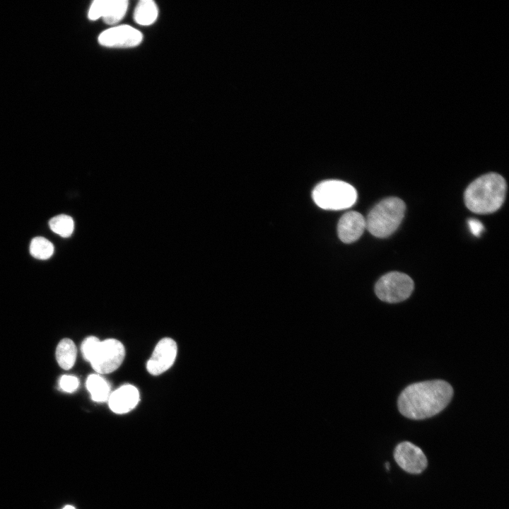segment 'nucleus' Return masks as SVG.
<instances>
[{
    "label": "nucleus",
    "instance_id": "aec40b11",
    "mask_svg": "<svg viewBox=\"0 0 509 509\" xmlns=\"http://www.w3.org/2000/svg\"><path fill=\"white\" fill-rule=\"evenodd\" d=\"M468 224L472 233L475 236L479 237L484 230L482 223L477 219H469Z\"/></svg>",
    "mask_w": 509,
    "mask_h": 509
},
{
    "label": "nucleus",
    "instance_id": "4468645a",
    "mask_svg": "<svg viewBox=\"0 0 509 509\" xmlns=\"http://www.w3.org/2000/svg\"><path fill=\"white\" fill-rule=\"evenodd\" d=\"M86 387L95 402H102L108 400L110 395V385L103 377L97 374L88 376Z\"/></svg>",
    "mask_w": 509,
    "mask_h": 509
},
{
    "label": "nucleus",
    "instance_id": "9b49d317",
    "mask_svg": "<svg viewBox=\"0 0 509 509\" xmlns=\"http://www.w3.org/2000/svg\"><path fill=\"white\" fill-rule=\"evenodd\" d=\"M365 228V218L360 213L351 211L340 218L337 233L343 242L351 243L362 235Z\"/></svg>",
    "mask_w": 509,
    "mask_h": 509
},
{
    "label": "nucleus",
    "instance_id": "a211bd4d",
    "mask_svg": "<svg viewBox=\"0 0 509 509\" xmlns=\"http://www.w3.org/2000/svg\"><path fill=\"white\" fill-rule=\"evenodd\" d=\"M100 341H101L95 337H89L83 341L81 345V352L86 360L89 362L90 361L95 353Z\"/></svg>",
    "mask_w": 509,
    "mask_h": 509
},
{
    "label": "nucleus",
    "instance_id": "f8f14e48",
    "mask_svg": "<svg viewBox=\"0 0 509 509\" xmlns=\"http://www.w3.org/2000/svg\"><path fill=\"white\" fill-rule=\"evenodd\" d=\"M110 409L116 414H125L132 410L139 401L138 390L125 385L112 392L108 399Z\"/></svg>",
    "mask_w": 509,
    "mask_h": 509
},
{
    "label": "nucleus",
    "instance_id": "f257e3e1",
    "mask_svg": "<svg viewBox=\"0 0 509 509\" xmlns=\"http://www.w3.org/2000/svg\"><path fill=\"white\" fill-rule=\"evenodd\" d=\"M453 395L446 381L434 380L407 386L398 398V409L405 417L420 420L432 417L443 410Z\"/></svg>",
    "mask_w": 509,
    "mask_h": 509
},
{
    "label": "nucleus",
    "instance_id": "1a4fd4ad",
    "mask_svg": "<svg viewBox=\"0 0 509 509\" xmlns=\"http://www.w3.org/2000/svg\"><path fill=\"white\" fill-rule=\"evenodd\" d=\"M177 351L175 341L170 338L162 339L156 346L146 368L149 373L158 375L168 370L174 363Z\"/></svg>",
    "mask_w": 509,
    "mask_h": 509
},
{
    "label": "nucleus",
    "instance_id": "2eb2a0df",
    "mask_svg": "<svg viewBox=\"0 0 509 509\" xmlns=\"http://www.w3.org/2000/svg\"><path fill=\"white\" fill-rule=\"evenodd\" d=\"M76 347L69 339H62L56 349V358L61 368L64 370L70 369L76 361Z\"/></svg>",
    "mask_w": 509,
    "mask_h": 509
},
{
    "label": "nucleus",
    "instance_id": "ddd939ff",
    "mask_svg": "<svg viewBox=\"0 0 509 509\" xmlns=\"http://www.w3.org/2000/svg\"><path fill=\"white\" fill-rule=\"evenodd\" d=\"M158 9L152 0H141L138 2L134 11V21L141 25H150L157 19Z\"/></svg>",
    "mask_w": 509,
    "mask_h": 509
},
{
    "label": "nucleus",
    "instance_id": "6ab92c4d",
    "mask_svg": "<svg viewBox=\"0 0 509 509\" xmlns=\"http://www.w3.org/2000/svg\"><path fill=\"white\" fill-rule=\"evenodd\" d=\"M78 385V378L72 375H63L59 380L61 388L68 392H72L76 390Z\"/></svg>",
    "mask_w": 509,
    "mask_h": 509
},
{
    "label": "nucleus",
    "instance_id": "0eeeda50",
    "mask_svg": "<svg viewBox=\"0 0 509 509\" xmlns=\"http://www.w3.org/2000/svg\"><path fill=\"white\" fill-rule=\"evenodd\" d=\"M142 40V33L129 25L110 28L98 36L99 44L110 48L134 47L138 46Z\"/></svg>",
    "mask_w": 509,
    "mask_h": 509
},
{
    "label": "nucleus",
    "instance_id": "f3484780",
    "mask_svg": "<svg viewBox=\"0 0 509 509\" xmlns=\"http://www.w3.org/2000/svg\"><path fill=\"white\" fill-rule=\"evenodd\" d=\"M30 252L38 259H49L54 252V246L51 242L43 237L34 238L30 245Z\"/></svg>",
    "mask_w": 509,
    "mask_h": 509
},
{
    "label": "nucleus",
    "instance_id": "7ed1b4c3",
    "mask_svg": "<svg viewBox=\"0 0 509 509\" xmlns=\"http://www.w3.org/2000/svg\"><path fill=\"white\" fill-rule=\"evenodd\" d=\"M406 206L398 197H387L378 203L365 218L368 230L377 238H387L399 227L404 216Z\"/></svg>",
    "mask_w": 509,
    "mask_h": 509
},
{
    "label": "nucleus",
    "instance_id": "f03ea898",
    "mask_svg": "<svg viewBox=\"0 0 509 509\" xmlns=\"http://www.w3.org/2000/svg\"><path fill=\"white\" fill-rule=\"evenodd\" d=\"M507 190L505 179L498 173L490 172L474 180L466 189V206L476 213H491L501 208Z\"/></svg>",
    "mask_w": 509,
    "mask_h": 509
},
{
    "label": "nucleus",
    "instance_id": "412c9836",
    "mask_svg": "<svg viewBox=\"0 0 509 509\" xmlns=\"http://www.w3.org/2000/svg\"><path fill=\"white\" fill-rule=\"evenodd\" d=\"M63 509H75L74 507L71 505H66Z\"/></svg>",
    "mask_w": 509,
    "mask_h": 509
},
{
    "label": "nucleus",
    "instance_id": "9d476101",
    "mask_svg": "<svg viewBox=\"0 0 509 509\" xmlns=\"http://www.w3.org/2000/svg\"><path fill=\"white\" fill-rule=\"evenodd\" d=\"M129 1L127 0H95L88 11V18L95 21L103 18L107 25H115L125 16Z\"/></svg>",
    "mask_w": 509,
    "mask_h": 509
},
{
    "label": "nucleus",
    "instance_id": "dca6fc26",
    "mask_svg": "<svg viewBox=\"0 0 509 509\" xmlns=\"http://www.w3.org/2000/svg\"><path fill=\"white\" fill-rule=\"evenodd\" d=\"M50 229L61 237H69L74 228L73 218L65 214L57 215L52 218L49 221Z\"/></svg>",
    "mask_w": 509,
    "mask_h": 509
},
{
    "label": "nucleus",
    "instance_id": "6e6552de",
    "mask_svg": "<svg viewBox=\"0 0 509 509\" xmlns=\"http://www.w3.org/2000/svg\"><path fill=\"white\" fill-rule=\"evenodd\" d=\"M393 455L397 464L409 474H420L427 467V459L422 450L409 441L399 443Z\"/></svg>",
    "mask_w": 509,
    "mask_h": 509
},
{
    "label": "nucleus",
    "instance_id": "20e7f679",
    "mask_svg": "<svg viewBox=\"0 0 509 509\" xmlns=\"http://www.w3.org/2000/svg\"><path fill=\"white\" fill-rule=\"evenodd\" d=\"M315 203L326 210H342L352 206L357 199L356 189L350 184L337 180L319 183L313 189Z\"/></svg>",
    "mask_w": 509,
    "mask_h": 509
},
{
    "label": "nucleus",
    "instance_id": "39448f33",
    "mask_svg": "<svg viewBox=\"0 0 509 509\" xmlns=\"http://www.w3.org/2000/svg\"><path fill=\"white\" fill-rule=\"evenodd\" d=\"M414 287V281L408 275L392 271L385 274L376 282L375 292L382 301L394 303L407 299Z\"/></svg>",
    "mask_w": 509,
    "mask_h": 509
},
{
    "label": "nucleus",
    "instance_id": "423d86ee",
    "mask_svg": "<svg viewBox=\"0 0 509 509\" xmlns=\"http://www.w3.org/2000/svg\"><path fill=\"white\" fill-rule=\"evenodd\" d=\"M124 356V348L119 341L115 339H105L100 341L90 363L97 373H110L120 366Z\"/></svg>",
    "mask_w": 509,
    "mask_h": 509
}]
</instances>
